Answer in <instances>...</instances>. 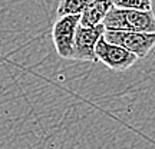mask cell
<instances>
[{
	"label": "cell",
	"instance_id": "obj_1",
	"mask_svg": "<svg viewBox=\"0 0 155 149\" xmlns=\"http://www.w3.org/2000/svg\"><path fill=\"white\" fill-rule=\"evenodd\" d=\"M104 26L106 30L155 33V15L154 10H131L114 6L104 20Z\"/></svg>",
	"mask_w": 155,
	"mask_h": 149
},
{
	"label": "cell",
	"instance_id": "obj_4",
	"mask_svg": "<svg viewBox=\"0 0 155 149\" xmlns=\"http://www.w3.org/2000/svg\"><path fill=\"white\" fill-rule=\"evenodd\" d=\"M96 57L105 66L115 72H124L138 60V56L134 55L132 52L127 50L122 46L109 43L104 36L96 44Z\"/></svg>",
	"mask_w": 155,
	"mask_h": 149
},
{
	"label": "cell",
	"instance_id": "obj_7",
	"mask_svg": "<svg viewBox=\"0 0 155 149\" xmlns=\"http://www.w3.org/2000/svg\"><path fill=\"white\" fill-rule=\"evenodd\" d=\"M95 0H61L58 6V16L66 15H82L85 9Z\"/></svg>",
	"mask_w": 155,
	"mask_h": 149
},
{
	"label": "cell",
	"instance_id": "obj_2",
	"mask_svg": "<svg viewBox=\"0 0 155 149\" xmlns=\"http://www.w3.org/2000/svg\"><path fill=\"white\" fill-rule=\"evenodd\" d=\"M81 23V15L59 16L52 28V40L58 55L63 59H73L75 36Z\"/></svg>",
	"mask_w": 155,
	"mask_h": 149
},
{
	"label": "cell",
	"instance_id": "obj_5",
	"mask_svg": "<svg viewBox=\"0 0 155 149\" xmlns=\"http://www.w3.org/2000/svg\"><path fill=\"white\" fill-rule=\"evenodd\" d=\"M104 23L95 28H85L78 26L76 36H75V52L73 59L83 62H98L96 57V44L99 39L105 34Z\"/></svg>",
	"mask_w": 155,
	"mask_h": 149
},
{
	"label": "cell",
	"instance_id": "obj_6",
	"mask_svg": "<svg viewBox=\"0 0 155 149\" xmlns=\"http://www.w3.org/2000/svg\"><path fill=\"white\" fill-rule=\"evenodd\" d=\"M114 7V0H95L81 15V26L95 28L104 23L105 17Z\"/></svg>",
	"mask_w": 155,
	"mask_h": 149
},
{
	"label": "cell",
	"instance_id": "obj_3",
	"mask_svg": "<svg viewBox=\"0 0 155 149\" xmlns=\"http://www.w3.org/2000/svg\"><path fill=\"white\" fill-rule=\"evenodd\" d=\"M104 37L109 43L122 46L127 50L144 59L155 46V33H139V32H125V30H105Z\"/></svg>",
	"mask_w": 155,
	"mask_h": 149
},
{
	"label": "cell",
	"instance_id": "obj_8",
	"mask_svg": "<svg viewBox=\"0 0 155 149\" xmlns=\"http://www.w3.org/2000/svg\"><path fill=\"white\" fill-rule=\"evenodd\" d=\"M114 6L119 9H131V10H152V0H114Z\"/></svg>",
	"mask_w": 155,
	"mask_h": 149
}]
</instances>
